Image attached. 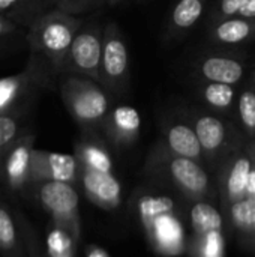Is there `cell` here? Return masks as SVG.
<instances>
[{"mask_svg": "<svg viewBox=\"0 0 255 257\" xmlns=\"http://www.w3.org/2000/svg\"><path fill=\"white\" fill-rule=\"evenodd\" d=\"M132 212L150 247L162 256H179L185 248V232L176 215L174 200L138 188L132 197Z\"/></svg>", "mask_w": 255, "mask_h": 257, "instance_id": "1", "label": "cell"}, {"mask_svg": "<svg viewBox=\"0 0 255 257\" xmlns=\"http://www.w3.org/2000/svg\"><path fill=\"white\" fill-rule=\"evenodd\" d=\"M81 26V18L54 8L38 15L29 24L26 39L30 51L45 60L53 75H60L63 60Z\"/></svg>", "mask_w": 255, "mask_h": 257, "instance_id": "2", "label": "cell"}, {"mask_svg": "<svg viewBox=\"0 0 255 257\" xmlns=\"http://www.w3.org/2000/svg\"><path fill=\"white\" fill-rule=\"evenodd\" d=\"M60 96L80 130L99 131L113 105V98L105 89L98 81L86 77L63 75L60 81Z\"/></svg>", "mask_w": 255, "mask_h": 257, "instance_id": "3", "label": "cell"}, {"mask_svg": "<svg viewBox=\"0 0 255 257\" xmlns=\"http://www.w3.org/2000/svg\"><path fill=\"white\" fill-rule=\"evenodd\" d=\"M53 77L45 60L36 53H30L21 72L0 78V114L27 116L41 92L51 87Z\"/></svg>", "mask_w": 255, "mask_h": 257, "instance_id": "4", "label": "cell"}, {"mask_svg": "<svg viewBox=\"0 0 255 257\" xmlns=\"http://www.w3.org/2000/svg\"><path fill=\"white\" fill-rule=\"evenodd\" d=\"M131 80V59L120 27L110 21L102 30V54L99 84L111 98L122 96Z\"/></svg>", "mask_w": 255, "mask_h": 257, "instance_id": "5", "label": "cell"}, {"mask_svg": "<svg viewBox=\"0 0 255 257\" xmlns=\"http://www.w3.org/2000/svg\"><path fill=\"white\" fill-rule=\"evenodd\" d=\"M29 190L39 206L50 215V221L65 227L80 239V196L75 185L57 181H41L33 182Z\"/></svg>", "mask_w": 255, "mask_h": 257, "instance_id": "6", "label": "cell"}, {"mask_svg": "<svg viewBox=\"0 0 255 257\" xmlns=\"http://www.w3.org/2000/svg\"><path fill=\"white\" fill-rule=\"evenodd\" d=\"M144 172L149 176H168L176 187L191 196L204 194L209 185L207 173L194 160L174 155L165 148V145H158V148L149 154Z\"/></svg>", "mask_w": 255, "mask_h": 257, "instance_id": "7", "label": "cell"}, {"mask_svg": "<svg viewBox=\"0 0 255 257\" xmlns=\"http://www.w3.org/2000/svg\"><path fill=\"white\" fill-rule=\"evenodd\" d=\"M102 30L99 23L81 26L63 60L62 75H77L99 83L101 54H102Z\"/></svg>", "mask_w": 255, "mask_h": 257, "instance_id": "8", "label": "cell"}, {"mask_svg": "<svg viewBox=\"0 0 255 257\" xmlns=\"http://www.w3.org/2000/svg\"><path fill=\"white\" fill-rule=\"evenodd\" d=\"M35 134L29 130L0 154V181L11 193H23L30 187V163Z\"/></svg>", "mask_w": 255, "mask_h": 257, "instance_id": "9", "label": "cell"}, {"mask_svg": "<svg viewBox=\"0 0 255 257\" xmlns=\"http://www.w3.org/2000/svg\"><path fill=\"white\" fill-rule=\"evenodd\" d=\"M99 133L107 140L110 148L122 151L134 146L141 133V117L137 108L117 104L111 105L110 111L107 113Z\"/></svg>", "mask_w": 255, "mask_h": 257, "instance_id": "10", "label": "cell"}, {"mask_svg": "<svg viewBox=\"0 0 255 257\" xmlns=\"http://www.w3.org/2000/svg\"><path fill=\"white\" fill-rule=\"evenodd\" d=\"M80 164L74 155L33 149L30 163V185L41 181H57L77 185Z\"/></svg>", "mask_w": 255, "mask_h": 257, "instance_id": "11", "label": "cell"}, {"mask_svg": "<svg viewBox=\"0 0 255 257\" xmlns=\"http://www.w3.org/2000/svg\"><path fill=\"white\" fill-rule=\"evenodd\" d=\"M77 185H80L89 202L105 211H114L122 203L123 185L114 173L80 167Z\"/></svg>", "mask_w": 255, "mask_h": 257, "instance_id": "12", "label": "cell"}, {"mask_svg": "<svg viewBox=\"0 0 255 257\" xmlns=\"http://www.w3.org/2000/svg\"><path fill=\"white\" fill-rule=\"evenodd\" d=\"M74 157L83 169L114 173L111 148L96 130H81L74 143Z\"/></svg>", "mask_w": 255, "mask_h": 257, "instance_id": "13", "label": "cell"}, {"mask_svg": "<svg viewBox=\"0 0 255 257\" xmlns=\"http://www.w3.org/2000/svg\"><path fill=\"white\" fill-rule=\"evenodd\" d=\"M165 148L177 157L197 160L201 155V146L195 131L185 123H173L165 130Z\"/></svg>", "mask_w": 255, "mask_h": 257, "instance_id": "14", "label": "cell"}, {"mask_svg": "<svg viewBox=\"0 0 255 257\" xmlns=\"http://www.w3.org/2000/svg\"><path fill=\"white\" fill-rule=\"evenodd\" d=\"M0 254L3 257H26L21 233L14 211L0 200Z\"/></svg>", "mask_w": 255, "mask_h": 257, "instance_id": "15", "label": "cell"}, {"mask_svg": "<svg viewBox=\"0 0 255 257\" xmlns=\"http://www.w3.org/2000/svg\"><path fill=\"white\" fill-rule=\"evenodd\" d=\"M201 72L207 80L224 84H233L239 81L243 74L242 66L236 60L225 57H210L204 60Z\"/></svg>", "mask_w": 255, "mask_h": 257, "instance_id": "16", "label": "cell"}, {"mask_svg": "<svg viewBox=\"0 0 255 257\" xmlns=\"http://www.w3.org/2000/svg\"><path fill=\"white\" fill-rule=\"evenodd\" d=\"M80 239L65 227L50 221L47 229V254L50 257H75Z\"/></svg>", "mask_w": 255, "mask_h": 257, "instance_id": "17", "label": "cell"}, {"mask_svg": "<svg viewBox=\"0 0 255 257\" xmlns=\"http://www.w3.org/2000/svg\"><path fill=\"white\" fill-rule=\"evenodd\" d=\"M191 224L195 235L204 236L210 232L222 230V218L221 214L209 203L198 202L191 209Z\"/></svg>", "mask_w": 255, "mask_h": 257, "instance_id": "18", "label": "cell"}, {"mask_svg": "<svg viewBox=\"0 0 255 257\" xmlns=\"http://www.w3.org/2000/svg\"><path fill=\"white\" fill-rule=\"evenodd\" d=\"M195 136L200 142L201 149L215 151L218 149L225 137V130L221 120L212 116H203L195 122Z\"/></svg>", "mask_w": 255, "mask_h": 257, "instance_id": "19", "label": "cell"}, {"mask_svg": "<svg viewBox=\"0 0 255 257\" xmlns=\"http://www.w3.org/2000/svg\"><path fill=\"white\" fill-rule=\"evenodd\" d=\"M203 14L201 0H179L171 12V24L176 29H189Z\"/></svg>", "mask_w": 255, "mask_h": 257, "instance_id": "20", "label": "cell"}, {"mask_svg": "<svg viewBox=\"0 0 255 257\" xmlns=\"http://www.w3.org/2000/svg\"><path fill=\"white\" fill-rule=\"evenodd\" d=\"M38 3L44 8L47 6L44 0H0V17L11 20L18 24L20 21H26V14L30 12L33 18L38 15L33 12L38 8Z\"/></svg>", "mask_w": 255, "mask_h": 257, "instance_id": "21", "label": "cell"}, {"mask_svg": "<svg viewBox=\"0 0 255 257\" xmlns=\"http://www.w3.org/2000/svg\"><path fill=\"white\" fill-rule=\"evenodd\" d=\"M26 131H29L26 123V116L0 114V154L6 146H9Z\"/></svg>", "mask_w": 255, "mask_h": 257, "instance_id": "22", "label": "cell"}, {"mask_svg": "<svg viewBox=\"0 0 255 257\" xmlns=\"http://www.w3.org/2000/svg\"><path fill=\"white\" fill-rule=\"evenodd\" d=\"M251 173V163L246 158H240L234 163L230 176H228V182H227V190H228V196L231 199H240L245 191H246V184H248V178Z\"/></svg>", "mask_w": 255, "mask_h": 257, "instance_id": "23", "label": "cell"}, {"mask_svg": "<svg viewBox=\"0 0 255 257\" xmlns=\"http://www.w3.org/2000/svg\"><path fill=\"white\" fill-rule=\"evenodd\" d=\"M14 215H15L17 223H18V229H20V233H21L26 257H50L47 254V251H44L41 248V242H39L35 230L29 224L27 218H24V215L20 211H14Z\"/></svg>", "mask_w": 255, "mask_h": 257, "instance_id": "24", "label": "cell"}, {"mask_svg": "<svg viewBox=\"0 0 255 257\" xmlns=\"http://www.w3.org/2000/svg\"><path fill=\"white\" fill-rule=\"evenodd\" d=\"M231 218L242 230L255 229V197L237 200L231 208Z\"/></svg>", "mask_w": 255, "mask_h": 257, "instance_id": "25", "label": "cell"}, {"mask_svg": "<svg viewBox=\"0 0 255 257\" xmlns=\"http://www.w3.org/2000/svg\"><path fill=\"white\" fill-rule=\"evenodd\" d=\"M218 38L224 42H239L245 39L249 35V26L245 21L233 20V21H225L222 23L218 30Z\"/></svg>", "mask_w": 255, "mask_h": 257, "instance_id": "26", "label": "cell"}, {"mask_svg": "<svg viewBox=\"0 0 255 257\" xmlns=\"http://www.w3.org/2000/svg\"><path fill=\"white\" fill-rule=\"evenodd\" d=\"M225 244L221 232H210L204 236H200L198 257H224Z\"/></svg>", "mask_w": 255, "mask_h": 257, "instance_id": "27", "label": "cell"}, {"mask_svg": "<svg viewBox=\"0 0 255 257\" xmlns=\"http://www.w3.org/2000/svg\"><path fill=\"white\" fill-rule=\"evenodd\" d=\"M204 96L212 105L224 108V107H228L233 101V89L230 87V84L213 83L206 87Z\"/></svg>", "mask_w": 255, "mask_h": 257, "instance_id": "28", "label": "cell"}, {"mask_svg": "<svg viewBox=\"0 0 255 257\" xmlns=\"http://www.w3.org/2000/svg\"><path fill=\"white\" fill-rule=\"evenodd\" d=\"M104 3H105V0H59V3L54 8L65 14L78 17V15L89 12Z\"/></svg>", "mask_w": 255, "mask_h": 257, "instance_id": "29", "label": "cell"}, {"mask_svg": "<svg viewBox=\"0 0 255 257\" xmlns=\"http://www.w3.org/2000/svg\"><path fill=\"white\" fill-rule=\"evenodd\" d=\"M240 116L246 126L255 128V95L252 92H245L239 102Z\"/></svg>", "mask_w": 255, "mask_h": 257, "instance_id": "30", "label": "cell"}, {"mask_svg": "<svg viewBox=\"0 0 255 257\" xmlns=\"http://www.w3.org/2000/svg\"><path fill=\"white\" fill-rule=\"evenodd\" d=\"M245 2H246V0H222V5H221L222 12L227 14V15H231V14H234L236 11H239L240 6H242Z\"/></svg>", "mask_w": 255, "mask_h": 257, "instance_id": "31", "label": "cell"}, {"mask_svg": "<svg viewBox=\"0 0 255 257\" xmlns=\"http://www.w3.org/2000/svg\"><path fill=\"white\" fill-rule=\"evenodd\" d=\"M15 27H17V24H15V23H12V21H11V20H8V18L0 17V38H3V36L9 35L11 32H14V30H15Z\"/></svg>", "mask_w": 255, "mask_h": 257, "instance_id": "32", "label": "cell"}, {"mask_svg": "<svg viewBox=\"0 0 255 257\" xmlns=\"http://www.w3.org/2000/svg\"><path fill=\"white\" fill-rule=\"evenodd\" d=\"M86 257H111L102 247L99 245H89L86 248Z\"/></svg>", "mask_w": 255, "mask_h": 257, "instance_id": "33", "label": "cell"}, {"mask_svg": "<svg viewBox=\"0 0 255 257\" xmlns=\"http://www.w3.org/2000/svg\"><path fill=\"white\" fill-rule=\"evenodd\" d=\"M239 12L245 17H255V0H246L240 6Z\"/></svg>", "mask_w": 255, "mask_h": 257, "instance_id": "34", "label": "cell"}, {"mask_svg": "<svg viewBox=\"0 0 255 257\" xmlns=\"http://www.w3.org/2000/svg\"><path fill=\"white\" fill-rule=\"evenodd\" d=\"M246 190H248V193H249L252 197H255V170L249 173L248 184H246Z\"/></svg>", "mask_w": 255, "mask_h": 257, "instance_id": "35", "label": "cell"}, {"mask_svg": "<svg viewBox=\"0 0 255 257\" xmlns=\"http://www.w3.org/2000/svg\"><path fill=\"white\" fill-rule=\"evenodd\" d=\"M125 0H105V3L108 5V6H117V5H120V3H123Z\"/></svg>", "mask_w": 255, "mask_h": 257, "instance_id": "36", "label": "cell"}, {"mask_svg": "<svg viewBox=\"0 0 255 257\" xmlns=\"http://www.w3.org/2000/svg\"><path fill=\"white\" fill-rule=\"evenodd\" d=\"M47 6H56L59 3V0H44Z\"/></svg>", "mask_w": 255, "mask_h": 257, "instance_id": "37", "label": "cell"}]
</instances>
